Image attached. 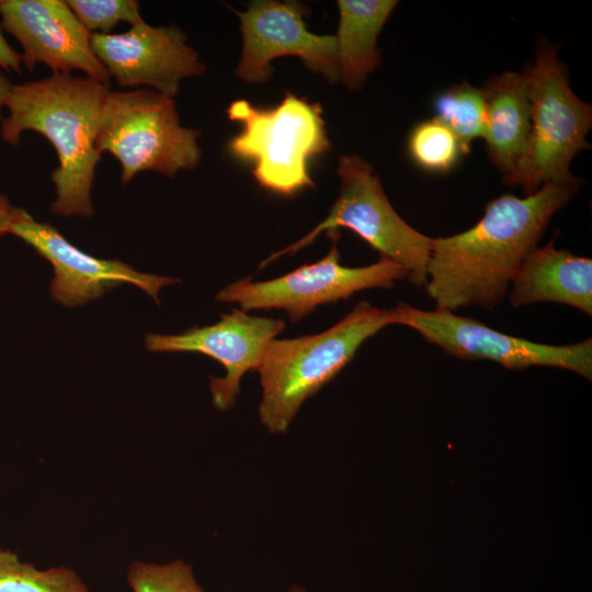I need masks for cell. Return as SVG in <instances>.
<instances>
[{"mask_svg":"<svg viewBox=\"0 0 592 592\" xmlns=\"http://www.w3.org/2000/svg\"><path fill=\"white\" fill-rule=\"evenodd\" d=\"M579 185V179L549 182L524 197L501 195L486 205L471 228L433 238L424 287L436 309L492 310L501 305L522 261Z\"/></svg>","mask_w":592,"mask_h":592,"instance_id":"cell-1","label":"cell"},{"mask_svg":"<svg viewBox=\"0 0 592 592\" xmlns=\"http://www.w3.org/2000/svg\"><path fill=\"white\" fill-rule=\"evenodd\" d=\"M8 234L21 238L52 263L55 276L50 295L68 307L83 305L125 283L141 288L159 304L160 288L180 282L174 277L137 272L117 260L90 257L73 247L50 224L36 221L23 208L15 207Z\"/></svg>","mask_w":592,"mask_h":592,"instance_id":"cell-12","label":"cell"},{"mask_svg":"<svg viewBox=\"0 0 592 592\" xmlns=\"http://www.w3.org/2000/svg\"><path fill=\"white\" fill-rule=\"evenodd\" d=\"M435 118L444 123L468 153L474 140L485 134L486 103L481 88L468 82L452 86L433 103Z\"/></svg>","mask_w":592,"mask_h":592,"instance_id":"cell-18","label":"cell"},{"mask_svg":"<svg viewBox=\"0 0 592 592\" xmlns=\"http://www.w3.org/2000/svg\"><path fill=\"white\" fill-rule=\"evenodd\" d=\"M287 592H306L305 589L298 587V585H294Z\"/></svg>","mask_w":592,"mask_h":592,"instance_id":"cell-26","label":"cell"},{"mask_svg":"<svg viewBox=\"0 0 592 592\" xmlns=\"http://www.w3.org/2000/svg\"><path fill=\"white\" fill-rule=\"evenodd\" d=\"M524 73L531 101L530 133L522 158L505 182L531 195L546 183L578 179L570 172V163L577 152L590 148L585 137L592 126V109L571 90L555 47L542 43Z\"/></svg>","mask_w":592,"mask_h":592,"instance_id":"cell-4","label":"cell"},{"mask_svg":"<svg viewBox=\"0 0 592 592\" xmlns=\"http://www.w3.org/2000/svg\"><path fill=\"white\" fill-rule=\"evenodd\" d=\"M327 234L332 244L319 261L270 281L240 278L221 288L216 300L238 304L244 311L281 309L296 323L318 306L348 299L365 289L391 288L407 280V271L400 264L383 257L366 266L342 265L337 244L340 234L338 230Z\"/></svg>","mask_w":592,"mask_h":592,"instance_id":"cell-8","label":"cell"},{"mask_svg":"<svg viewBox=\"0 0 592 592\" xmlns=\"http://www.w3.org/2000/svg\"><path fill=\"white\" fill-rule=\"evenodd\" d=\"M82 25L92 34H111L119 23L135 25L143 21L135 0H68L66 1Z\"/></svg>","mask_w":592,"mask_h":592,"instance_id":"cell-22","label":"cell"},{"mask_svg":"<svg viewBox=\"0 0 592 592\" xmlns=\"http://www.w3.org/2000/svg\"><path fill=\"white\" fill-rule=\"evenodd\" d=\"M0 26L22 46V64L54 72L82 71L104 84L110 76L94 54L91 35L64 0H0Z\"/></svg>","mask_w":592,"mask_h":592,"instance_id":"cell-14","label":"cell"},{"mask_svg":"<svg viewBox=\"0 0 592 592\" xmlns=\"http://www.w3.org/2000/svg\"><path fill=\"white\" fill-rule=\"evenodd\" d=\"M0 67L5 70L21 72L22 56L5 41L0 26Z\"/></svg>","mask_w":592,"mask_h":592,"instance_id":"cell-23","label":"cell"},{"mask_svg":"<svg viewBox=\"0 0 592 592\" xmlns=\"http://www.w3.org/2000/svg\"><path fill=\"white\" fill-rule=\"evenodd\" d=\"M408 149L414 163L432 173L448 172L467 153L456 135L435 117L413 127Z\"/></svg>","mask_w":592,"mask_h":592,"instance_id":"cell-20","label":"cell"},{"mask_svg":"<svg viewBox=\"0 0 592 592\" xmlns=\"http://www.w3.org/2000/svg\"><path fill=\"white\" fill-rule=\"evenodd\" d=\"M396 323L410 327L445 354L462 360H490L509 369L553 366L591 378L592 340L569 345H550L516 338L480 321L434 309L424 310L399 303L394 307Z\"/></svg>","mask_w":592,"mask_h":592,"instance_id":"cell-9","label":"cell"},{"mask_svg":"<svg viewBox=\"0 0 592 592\" xmlns=\"http://www.w3.org/2000/svg\"><path fill=\"white\" fill-rule=\"evenodd\" d=\"M200 132L180 124L174 98L152 89L109 91L101 114L95 148L107 151L122 167L127 184L144 171L173 178L201 161Z\"/></svg>","mask_w":592,"mask_h":592,"instance_id":"cell-6","label":"cell"},{"mask_svg":"<svg viewBox=\"0 0 592 592\" xmlns=\"http://www.w3.org/2000/svg\"><path fill=\"white\" fill-rule=\"evenodd\" d=\"M394 323V308L363 300L322 332L274 339L257 369L262 388L261 423L271 433H285L300 406L332 380L367 339Z\"/></svg>","mask_w":592,"mask_h":592,"instance_id":"cell-3","label":"cell"},{"mask_svg":"<svg viewBox=\"0 0 592 592\" xmlns=\"http://www.w3.org/2000/svg\"><path fill=\"white\" fill-rule=\"evenodd\" d=\"M237 14L241 22L242 52L235 73L241 80L264 83L273 73V59L296 56L329 83L340 81L335 36L309 32L301 4L258 0L251 1L244 12Z\"/></svg>","mask_w":592,"mask_h":592,"instance_id":"cell-10","label":"cell"},{"mask_svg":"<svg viewBox=\"0 0 592 592\" xmlns=\"http://www.w3.org/2000/svg\"><path fill=\"white\" fill-rule=\"evenodd\" d=\"M227 113L242 125L241 133L229 141V150L253 163L252 174L260 186L287 196L315 187L308 160L331 148L319 103L286 92L274 109L237 100Z\"/></svg>","mask_w":592,"mask_h":592,"instance_id":"cell-5","label":"cell"},{"mask_svg":"<svg viewBox=\"0 0 592 592\" xmlns=\"http://www.w3.org/2000/svg\"><path fill=\"white\" fill-rule=\"evenodd\" d=\"M14 209L15 207L10 204L9 200L0 194V237L8 234V226Z\"/></svg>","mask_w":592,"mask_h":592,"instance_id":"cell-24","label":"cell"},{"mask_svg":"<svg viewBox=\"0 0 592 592\" xmlns=\"http://www.w3.org/2000/svg\"><path fill=\"white\" fill-rule=\"evenodd\" d=\"M110 87L90 77L54 72L13 84L1 118L0 136L16 146L21 134L33 130L50 141L58 156L52 172L55 201L50 210L62 217H91V190L101 153L95 139Z\"/></svg>","mask_w":592,"mask_h":592,"instance_id":"cell-2","label":"cell"},{"mask_svg":"<svg viewBox=\"0 0 592 592\" xmlns=\"http://www.w3.org/2000/svg\"><path fill=\"white\" fill-rule=\"evenodd\" d=\"M506 297L514 308L557 303L592 316V260L556 249L553 239L525 257Z\"/></svg>","mask_w":592,"mask_h":592,"instance_id":"cell-15","label":"cell"},{"mask_svg":"<svg viewBox=\"0 0 592 592\" xmlns=\"http://www.w3.org/2000/svg\"><path fill=\"white\" fill-rule=\"evenodd\" d=\"M91 45L110 78L122 88L148 86L174 98L183 79L206 69L180 29L151 26L144 20L124 33H93Z\"/></svg>","mask_w":592,"mask_h":592,"instance_id":"cell-13","label":"cell"},{"mask_svg":"<svg viewBox=\"0 0 592 592\" xmlns=\"http://www.w3.org/2000/svg\"><path fill=\"white\" fill-rule=\"evenodd\" d=\"M127 582L134 592H205L191 566L180 559L166 565L135 561L127 571Z\"/></svg>","mask_w":592,"mask_h":592,"instance_id":"cell-21","label":"cell"},{"mask_svg":"<svg viewBox=\"0 0 592 592\" xmlns=\"http://www.w3.org/2000/svg\"><path fill=\"white\" fill-rule=\"evenodd\" d=\"M486 103L483 139L491 162L504 181L515 171L524 152L531 101L523 72L505 71L490 77L481 88Z\"/></svg>","mask_w":592,"mask_h":592,"instance_id":"cell-16","label":"cell"},{"mask_svg":"<svg viewBox=\"0 0 592 592\" xmlns=\"http://www.w3.org/2000/svg\"><path fill=\"white\" fill-rule=\"evenodd\" d=\"M0 592H89L81 578L65 567L46 570L21 561L16 554L0 549Z\"/></svg>","mask_w":592,"mask_h":592,"instance_id":"cell-19","label":"cell"},{"mask_svg":"<svg viewBox=\"0 0 592 592\" xmlns=\"http://www.w3.org/2000/svg\"><path fill=\"white\" fill-rule=\"evenodd\" d=\"M340 191L327 217L306 236L274 252L261 264L266 266L284 254H294L312 243L322 232L351 229L380 257L400 264L414 287L426 284L432 239L407 224L386 196L372 166L358 155H342L338 162Z\"/></svg>","mask_w":592,"mask_h":592,"instance_id":"cell-7","label":"cell"},{"mask_svg":"<svg viewBox=\"0 0 592 592\" xmlns=\"http://www.w3.org/2000/svg\"><path fill=\"white\" fill-rule=\"evenodd\" d=\"M285 328L282 319L248 314L232 308L214 325L191 328L179 334L150 333L146 348L153 352H196L219 362L224 377H209L212 399L217 410L235 405L242 376L258 369L270 343Z\"/></svg>","mask_w":592,"mask_h":592,"instance_id":"cell-11","label":"cell"},{"mask_svg":"<svg viewBox=\"0 0 592 592\" xmlns=\"http://www.w3.org/2000/svg\"><path fill=\"white\" fill-rule=\"evenodd\" d=\"M337 39L340 81L357 90L382 62L377 37L395 9L394 0H339Z\"/></svg>","mask_w":592,"mask_h":592,"instance_id":"cell-17","label":"cell"},{"mask_svg":"<svg viewBox=\"0 0 592 592\" xmlns=\"http://www.w3.org/2000/svg\"><path fill=\"white\" fill-rule=\"evenodd\" d=\"M12 86L13 84L11 83L9 78L0 71V117H1L2 107H4L5 105V101L8 99V95L11 91Z\"/></svg>","mask_w":592,"mask_h":592,"instance_id":"cell-25","label":"cell"}]
</instances>
